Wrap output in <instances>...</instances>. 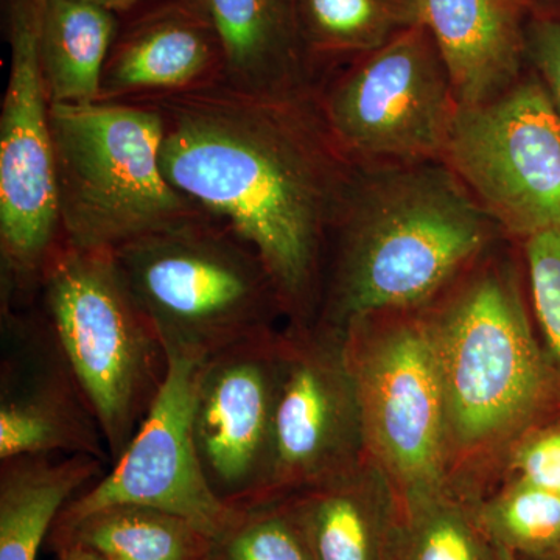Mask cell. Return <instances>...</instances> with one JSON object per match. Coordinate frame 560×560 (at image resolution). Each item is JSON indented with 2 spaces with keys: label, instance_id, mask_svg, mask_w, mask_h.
Returning a JSON list of instances; mask_svg holds the SVG:
<instances>
[{
  "label": "cell",
  "instance_id": "21",
  "mask_svg": "<svg viewBox=\"0 0 560 560\" xmlns=\"http://www.w3.org/2000/svg\"><path fill=\"white\" fill-rule=\"evenodd\" d=\"M296 10L318 84L331 70L423 24L422 0H296Z\"/></svg>",
  "mask_w": 560,
  "mask_h": 560
},
{
  "label": "cell",
  "instance_id": "1",
  "mask_svg": "<svg viewBox=\"0 0 560 560\" xmlns=\"http://www.w3.org/2000/svg\"><path fill=\"white\" fill-rule=\"evenodd\" d=\"M153 105L173 187L256 249L291 324L315 323L331 234L355 171L315 92L264 95L221 84Z\"/></svg>",
  "mask_w": 560,
  "mask_h": 560
},
{
  "label": "cell",
  "instance_id": "18",
  "mask_svg": "<svg viewBox=\"0 0 560 560\" xmlns=\"http://www.w3.org/2000/svg\"><path fill=\"white\" fill-rule=\"evenodd\" d=\"M226 58V84L253 94L302 95L318 77L302 40L296 0H202Z\"/></svg>",
  "mask_w": 560,
  "mask_h": 560
},
{
  "label": "cell",
  "instance_id": "27",
  "mask_svg": "<svg viewBox=\"0 0 560 560\" xmlns=\"http://www.w3.org/2000/svg\"><path fill=\"white\" fill-rule=\"evenodd\" d=\"M512 480L560 497V422L530 430L512 453Z\"/></svg>",
  "mask_w": 560,
  "mask_h": 560
},
{
  "label": "cell",
  "instance_id": "10",
  "mask_svg": "<svg viewBox=\"0 0 560 560\" xmlns=\"http://www.w3.org/2000/svg\"><path fill=\"white\" fill-rule=\"evenodd\" d=\"M442 161L499 230L526 241L560 228V119L539 77L458 106Z\"/></svg>",
  "mask_w": 560,
  "mask_h": 560
},
{
  "label": "cell",
  "instance_id": "25",
  "mask_svg": "<svg viewBox=\"0 0 560 560\" xmlns=\"http://www.w3.org/2000/svg\"><path fill=\"white\" fill-rule=\"evenodd\" d=\"M213 560H315L285 501L242 511L215 540Z\"/></svg>",
  "mask_w": 560,
  "mask_h": 560
},
{
  "label": "cell",
  "instance_id": "32",
  "mask_svg": "<svg viewBox=\"0 0 560 560\" xmlns=\"http://www.w3.org/2000/svg\"><path fill=\"white\" fill-rule=\"evenodd\" d=\"M529 3L530 10L536 9V7L541 5V3H555V5H560V0H526Z\"/></svg>",
  "mask_w": 560,
  "mask_h": 560
},
{
  "label": "cell",
  "instance_id": "23",
  "mask_svg": "<svg viewBox=\"0 0 560 560\" xmlns=\"http://www.w3.org/2000/svg\"><path fill=\"white\" fill-rule=\"evenodd\" d=\"M478 503L456 490L401 503L390 560H497Z\"/></svg>",
  "mask_w": 560,
  "mask_h": 560
},
{
  "label": "cell",
  "instance_id": "11",
  "mask_svg": "<svg viewBox=\"0 0 560 560\" xmlns=\"http://www.w3.org/2000/svg\"><path fill=\"white\" fill-rule=\"evenodd\" d=\"M364 459L342 330L319 323L293 324L280 334L271 474L261 504L289 499Z\"/></svg>",
  "mask_w": 560,
  "mask_h": 560
},
{
  "label": "cell",
  "instance_id": "3",
  "mask_svg": "<svg viewBox=\"0 0 560 560\" xmlns=\"http://www.w3.org/2000/svg\"><path fill=\"white\" fill-rule=\"evenodd\" d=\"M430 326L452 453L499 447L559 410L560 372L503 268L475 275Z\"/></svg>",
  "mask_w": 560,
  "mask_h": 560
},
{
  "label": "cell",
  "instance_id": "4",
  "mask_svg": "<svg viewBox=\"0 0 560 560\" xmlns=\"http://www.w3.org/2000/svg\"><path fill=\"white\" fill-rule=\"evenodd\" d=\"M62 242L116 250L201 215L162 165L164 124L153 103L50 105Z\"/></svg>",
  "mask_w": 560,
  "mask_h": 560
},
{
  "label": "cell",
  "instance_id": "17",
  "mask_svg": "<svg viewBox=\"0 0 560 560\" xmlns=\"http://www.w3.org/2000/svg\"><path fill=\"white\" fill-rule=\"evenodd\" d=\"M282 501L315 560H390L401 503L370 460Z\"/></svg>",
  "mask_w": 560,
  "mask_h": 560
},
{
  "label": "cell",
  "instance_id": "31",
  "mask_svg": "<svg viewBox=\"0 0 560 560\" xmlns=\"http://www.w3.org/2000/svg\"><path fill=\"white\" fill-rule=\"evenodd\" d=\"M493 547H495L497 560H523L522 558H518L515 552L508 550V548L501 547V545L493 544Z\"/></svg>",
  "mask_w": 560,
  "mask_h": 560
},
{
  "label": "cell",
  "instance_id": "12",
  "mask_svg": "<svg viewBox=\"0 0 560 560\" xmlns=\"http://www.w3.org/2000/svg\"><path fill=\"white\" fill-rule=\"evenodd\" d=\"M164 385L128 447L61 512L50 545L95 512L142 506L186 518L219 539L241 517L210 488L195 451L190 416L202 361L167 353Z\"/></svg>",
  "mask_w": 560,
  "mask_h": 560
},
{
  "label": "cell",
  "instance_id": "13",
  "mask_svg": "<svg viewBox=\"0 0 560 560\" xmlns=\"http://www.w3.org/2000/svg\"><path fill=\"white\" fill-rule=\"evenodd\" d=\"M280 334L264 331L202 361L191 438L206 480L235 511L260 506L270 481Z\"/></svg>",
  "mask_w": 560,
  "mask_h": 560
},
{
  "label": "cell",
  "instance_id": "24",
  "mask_svg": "<svg viewBox=\"0 0 560 560\" xmlns=\"http://www.w3.org/2000/svg\"><path fill=\"white\" fill-rule=\"evenodd\" d=\"M477 514L490 541L523 560H547L560 548V497L548 490L512 480Z\"/></svg>",
  "mask_w": 560,
  "mask_h": 560
},
{
  "label": "cell",
  "instance_id": "28",
  "mask_svg": "<svg viewBox=\"0 0 560 560\" xmlns=\"http://www.w3.org/2000/svg\"><path fill=\"white\" fill-rule=\"evenodd\" d=\"M526 58L536 69L560 119V20L530 11L526 22Z\"/></svg>",
  "mask_w": 560,
  "mask_h": 560
},
{
  "label": "cell",
  "instance_id": "2",
  "mask_svg": "<svg viewBox=\"0 0 560 560\" xmlns=\"http://www.w3.org/2000/svg\"><path fill=\"white\" fill-rule=\"evenodd\" d=\"M495 230L444 161L355 167L315 323L342 330L420 307L480 256Z\"/></svg>",
  "mask_w": 560,
  "mask_h": 560
},
{
  "label": "cell",
  "instance_id": "19",
  "mask_svg": "<svg viewBox=\"0 0 560 560\" xmlns=\"http://www.w3.org/2000/svg\"><path fill=\"white\" fill-rule=\"evenodd\" d=\"M106 466L90 455L0 460V560H38L61 512Z\"/></svg>",
  "mask_w": 560,
  "mask_h": 560
},
{
  "label": "cell",
  "instance_id": "14",
  "mask_svg": "<svg viewBox=\"0 0 560 560\" xmlns=\"http://www.w3.org/2000/svg\"><path fill=\"white\" fill-rule=\"evenodd\" d=\"M33 305L2 311L0 460L90 455L110 464L75 372L49 320Z\"/></svg>",
  "mask_w": 560,
  "mask_h": 560
},
{
  "label": "cell",
  "instance_id": "26",
  "mask_svg": "<svg viewBox=\"0 0 560 560\" xmlns=\"http://www.w3.org/2000/svg\"><path fill=\"white\" fill-rule=\"evenodd\" d=\"M534 311L548 352L560 366V228L525 241Z\"/></svg>",
  "mask_w": 560,
  "mask_h": 560
},
{
  "label": "cell",
  "instance_id": "9",
  "mask_svg": "<svg viewBox=\"0 0 560 560\" xmlns=\"http://www.w3.org/2000/svg\"><path fill=\"white\" fill-rule=\"evenodd\" d=\"M320 116L353 167L442 161L458 103L423 24L327 73Z\"/></svg>",
  "mask_w": 560,
  "mask_h": 560
},
{
  "label": "cell",
  "instance_id": "29",
  "mask_svg": "<svg viewBox=\"0 0 560 560\" xmlns=\"http://www.w3.org/2000/svg\"><path fill=\"white\" fill-rule=\"evenodd\" d=\"M55 551H57V560H106L101 552L92 550L80 541H69Z\"/></svg>",
  "mask_w": 560,
  "mask_h": 560
},
{
  "label": "cell",
  "instance_id": "5",
  "mask_svg": "<svg viewBox=\"0 0 560 560\" xmlns=\"http://www.w3.org/2000/svg\"><path fill=\"white\" fill-rule=\"evenodd\" d=\"M165 352L205 361L285 315L256 249L208 213L114 250Z\"/></svg>",
  "mask_w": 560,
  "mask_h": 560
},
{
  "label": "cell",
  "instance_id": "33",
  "mask_svg": "<svg viewBox=\"0 0 560 560\" xmlns=\"http://www.w3.org/2000/svg\"><path fill=\"white\" fill-rule=\"evenodd\" d=\"M547 560H560V548L558 551L555 552V555L551 556L550 559Z\"/></svg>",
  "mask_w": 560,
  "mask_h": 560
},
{
  "label": "cell",
  "instance_id": "8",
  "mask_svg": "<svg viewBox=\"0 0 560 560\" xmlns=\"http://www.w3.org/2000/svg\"><path fill=\"white\" fill-rule=\"evenodd\" d=\"M44 0H2L9 80L0 109V304L28 307L62 242L50 101L40 69Z\"/></svg>",
  "mask_w": 560,
  "mask_h": 560
},
{
  "label": "cell",
  "instance_id": "20",
  "mask_svg": "<svg viewBox=\"0 0 560 560\" xmlns=\"http://www.w3.org/2000/svg\"><path fill=\"white\" fill-rule=\"evenodd\" d=\"M120 16L84 0H44L39 58L50 105L98 102Z\"/></svg>",
  "mask_w": 560,
  "mask_h": 560
},
{
  "label": "cell",
  "instance_id": "7",
  "mask_svg": "<svg viewBox=\"0 0 560 560\" xmlns=\"http://www.w3.org/2000/svg\"><path fill=\"white\" fill-rule=\"evenodd\" d=\"M342 348L359 401L364 458L400 503L453 490L452 448L430 319L353 320Z\"/></svg>",
  "mask_w": 560,
  "mask_h": 560
},
{
  "label": "cell",
  "instance_id": "16",
  "mask_svg": "<svg viewBox=\"0 0 560 560\" xmlns=\"http://www.w3.org/2000/svg\"><path fill=\"white\" fill-rule=\"evenodd\" d=\"M530 11L526 0H422L458 106L492 101L522 79Z\"/></svg>",
  "mask_w": 560,
  "mask_h": 560
},
{
  "label": "cell",
  "instance_id": "15",
  "mask_svg": "<svg viewBox=\"0 0 560 560\" xmlns=\"http://www.w3.org/2000/svg\"><path fill=\"white\" fill-rule=\"evenodd\" d=\"M226 84V58L202 0H149L121 14L98 102L153 103Z\"/></svg>",
  "mask_w": 560,
  "mask_h": 560
},
{
  "label": "cell",
  "instance_id": "22",
  "mask_svg": "<svg viewBox=\"0 0 560 560\" xmlns=\"http://www.w3.org/2000/svg\"><path fill=\"white\" fill-rule=\"evenodd\" d=\"M80 541L106 560H213L215 539L186 518L142 506L95 512L50 545Z\"/></svg>",
  "mask_w": 560,
  "mask_h": 560
},
{
  "label": "cell",
  "instance_id": "30",
  "mask_svg": "<svg viewBox=\"0 0 560 560\" xmlns=\"http://www.w3.org/2000/svg\"><path fill=\"white\" fill-rule=\"evenodd\" d=\"M84 2L95 3V5L114 11V13L121 16V14L130 13L131 10L138 9V7L149 2V0H84Z\"/></svg>",
  "mask_w": 560,
  "mask_h": 560
},
{
  "label": "cell",
  "instance_id": "6",
  "mask_svg": "<svg viewBox=\"0 0 560 560\" xmlns=\"http://www.w3.org/2000/svg\"><path fill=\"white\" fill-rule=\"evenodd\" d=\"M36 300L90 401L113 464L167 377L160 335L128 289L113 250L61 242L44 268Z\"/></svg>",
  "mask_w": 560,
  "mask_h": 560
}]
</instances>
